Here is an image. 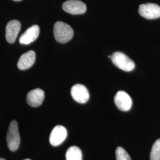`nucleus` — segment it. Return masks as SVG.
Returning <instances> with one entry per match:
<instances>
[{
  "instance_id": "obj_9",
  "label": "nucleus",
  "mask_w": 160,
  "mask_h": 160,
  "mask_svg": "<svg viewBox=\"0 0 160 160\" xmlns=\"http://www.w3.org/2000/svg\"><path fill=\"white\" fill-rule=\"evenodd\" d=\"M21 28V24L16 20L10 21L6 26V38L8 43H14Z\"/></svg>"
},
{
  "instance_id": "obj_12",
  "label": "nucleus",
  "mask_w": 160,
  "mask_h": 160,
  "mask_svg": "<svg viewBox=\"0 0 160 160\" xmlns=\"http://www.w3.org/2000/svg\"><path fill=\"white\" fill-rule=\"evenodd\" d=\"M36 53L33 51H29L23 54L18 59L17 67L21 70H25L30 68L34 63Z\"/></svg>"
},
{
  "instance_id": "obj_1",
  "label": "nucleus",
  "mask_w": 160,
  "mask_h": 160,
  "mask_svg": "<svg viewBox=\"0 0 160 160\" xmlns=\"http://www.w3.org/2000/svg\"><path fill=\"white\" fill-rule=\"evenodd\" d=\"M53 33L55 39L58 42L65 43L72 38L74 31L68 24L62 22H57L54 24Z\"/></svg>"
},
{
  "instance_id": "obj_13",
  "label": "nucleus",
  "mask_w": 160,
  "mask_h": 160,
  "mask_svg": "<svg viewBox=\"0 0 160 160\" xmlns=\"http://www.w3.org/2000/svg\"><path fill=\"white\" fill-rule=\"evenodd\" d=\"M67 160H82V152L78 147L72 146L69 148L66 152Z\"/></svg>"
},
{
  "instance_id": "obj_2",
  "label": "nucleus",
  "mask_w": 160,
  "mask_h": 160,
  "mask_svg": "<svg viewBox=\"0 0 160 160\" xmlns=\"http://www.w3.org/2000/svg\"><path fill=\"white\" fill-rule=\"evenodd\" d=\"M20 142L18 124L16 120H12L7 133V143L8 148L12 151H16Z\"/></svg>"
},
{
  "instance_id": "obj_15",
  "label": "nucleus",
  "mask_w": 160,
  "mask_h": 160,
  "mask_svg": "<svg viewBox=\"0 0 160 160\" xmlns=\"http://www.w3.org/2000/svg\"><path fill=\"white\" fill-rule=\"evenodd\" d=\"M116 160H131L129 155L124 149L120 147H118L116 150Z\"/></svg>"
},
{
  "instance_id": "obj_3",
  "label": "nucleus",
  "mask_w": 160,
  "mask_h": 160,
  "mask_svg": "<svg viewBox=\"0 0 160 160\" xmlns=\"http://www.w3.org/2000/svg\"><path fill=\"white\" fill-rule=\"evenodd\" d=\"M111 59L114 65L124 71L130 72L135 68V65L133 61L125 54L120 52L113 53Z\"/></svg>"
},
{
  "instance_id": "obj_16",
  "label": "nucleus",
  "mask_w": 160,
  "mask_h": 160,
  "mask_svg": "<svg viewBox=\"0 0 160 160\" xmlns=\"http://www.w3.org/2000/svg\"><path fill=\"white\" fill-rule=\"evenodd\" d=\"M14 1H20L22 0H14Z\"/></svg>"
},
{
  "instance_id": "obj_5",
  "label": "nucleus",
  "mask_w": 160,
  "mask_h": 160,
  "mask_svg": "<svg viewBox=\"0 0 160 160\" xmlns=\"http://www.w3.org/2000/svg\"><path fill=\"white\" fill-rule=\"evenodd\" d=\"M62 8L65 12L73 14H82L87 10L86 5L80 0H68L64 2Z\"/></svg>"
},
{
  "instance_id": "obj_10",
  "label": "nucleus",
  "mask_w": 160,
  "mask_h": 160,
  "mask_svg": "<svg viewBox=\"0 0 160 160\" xmlns=\"http://www.w3.org/2000/svg\"><path fill=\"white\" fill-rule=\"evenodd\" d=\"M45 98V92L40 88H36L29 92L27 94V102L33 108L40 106Z\"/></svg>"
},
{
  "instance_id": "obj_7",
  "label": "nucleus",
  "mask_w": 160,
  "mask_h": 160,
  "mask_svg": "<svg viewBox=\"0 0 160 160\" xmlns=\"http://www.w3.org/2000/svg\"><path fill=\"white\" fill-rule=\"evenodd\" d=\"M114 101L117 108L121 111L127 112L131 109L132 100L126 92L123 91L118 92L114 96Z\"/></svg>"
},
{
  "instance_id": "obj_11",
  "label": "nucleus",
  "mask_w": 160,
  "mask_h": 160,
  "mask_svg": "<svg viewBox=\"0 0 160 160\" xmlns=\"http://www.w3.org/2000/svg\"><path fill=\"white\" fill-rule=\"evenodd\" d=\"M40 29L38 25H33L27 29L19 39V42L23 45H29L36 40L39 34Z\"/></svg>"
},
{
  "instance_id": "obj_14",
  "label": "nucleus",
  "mask_w": 160,
  "mask_h": 160,
  "mask_svg": "<svg viewBox=\"0 0 160 160\" xmlns=\"http://www.w3.org/2000/svg\"><path fill=\"white\" fill-rule=\"evenodd\" d=\"M150 160H160V139L153 144L150 154Z\"/></svg>"
},
{
  "instance_id": "obj_8",
  "label": "nucleus",
  "mask_w": 160,
  "mask_h": 160,
  "mask_svg": "<svg viewBox=\"0 0 160 160\" xmlns=\"http://www.w3.org/2000/svg\"><path fill=\"white\" fill-rule=\"evenodd\" d=\"M67 136V131L65 127L61 125L56 126L52 131L49 142L52 146L57 147L63 142Z\"/></svg>"
},
{
  "instance_id": "obj_17",
  "label": "nucleus",
  "mask_w": 160,
  "mask_h": 160,
  "mask_svg": "<svg viewBox=\"0 0 160 160\" xmlns=\"http://www.w3.org/2000/svg\"><path fill=\"white\" fill-rule=\"evenodd\" d=\"M0 160H5V159H3V158H0Z\"/></svg>"
},
{
  "instance_id": "obj_4",
  "label": "nucleus",
  "mask_w": 160,
  "mask_h": 160,
  "mask_svg": "<svg viewBox=\"0 0 160 160\" xmlns=\"http://www.w3.org/2000/svg\"><path fill=\"white\" fill-rule=\"evenodd\" d=\"M139 14L147 19H155L160 17V7L154 3H147L139 6Z\"/></svg>"
},
{
  "instance_id": "obj_18",
  "label": "nucleus",
  "mask_w": 160,
  "mask_h": 160,
  "mask_svg": "<svg viewBox=\"0 0 160 160\" xmlns=\"http://www.w3.org/2000/svg\"><path fill=\"white\" fill-rule=\"evenodd\" d=\"M30 160V159H25V160Z\"/></svg>"
},
{
  "instance_id": "obj_6",
  "label": "nucleus",
  "mask_w": 160,
  "mask_h": 160,
  "mask_svg": "<svg viewBox=\"0 0 160 160\" xmlns=\"http://www.w3.org/2000/svg\"><path fill=\"white\" fill-rule=\"evenodd\" d=\"M71 94L75 102L84 104L88 102L90 94L86 87L82 84H75L71 88Z\"/></svg>"
}]
</instances>
